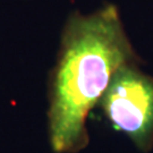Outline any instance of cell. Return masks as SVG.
<instances>
[{"instance_id": "6da1fadb", "label": "cell", "mask_w": 153, "mask_h": 153, "mask_svg": "<svg viewBox=\"0 0 153 153\" xmlns=\"http://www.w3.org/2000/svg\"><path fill=\"white\" fill-rule=\"evenodd\" d=\"M138 61L114 5L68 17L49 79L48 131L53 152L77 153L88 146L90 110L114 73Z\"/></svg>"}, {"instance_id": "7a4b0ae2", "label": "cell", "mask_w": 153, "mask_h": 153, "mask_svg": "<svg viewBox=\"0 0 153 153\" xmlns=\"http://www.w3.org/2000/svg\"><path fill=\"white\" fill-rule=\"evenodd\" d=\"M99 103L112 126L138 150L152 149L153 77L143 73L138 62L126 64L114 73Z\"/></svg>"}]
</instances>
